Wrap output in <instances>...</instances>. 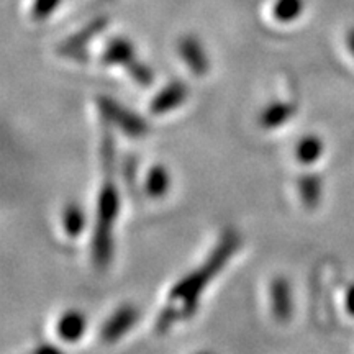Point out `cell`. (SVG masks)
Returning a JSON list of instances; mask_svg holds the SVG:
<instances>
[{
  "label": "cell",
  "mask_w": 354,
  "mask_h": 354,
  "mask_svg": "<svg viewBox=\"0 0 354 354\" xmlns=\"http://www.w3.org/2000/svg\"><path fill=\"white\" fill-rule=\"evenodd\" d=\"M61 223H63L64 233L68 234L69 238L81 236L87 225L86 212H84L81 203H66L63 207V212H61Z\"/></svg>",
  "instance_id": "obj_15"
},
{
  "label": "cell",
  "mask_w": 354,
  "mask_h": 354,
  "mask_svg": "<svg viewBox=\"0 0 354 354\" xmlns=\"http://www.w3.org/2000/svg\"><path fill=\"white\" fill-rule=\"evenodd\" d=\"M63 0H33L32 19L37 21L48 20L57 10Z\"/></svg>",
  "instance_id": "obj_18"
},
{
  "label": "cell",
  "mask_w": 354,
  "mask_h": 354,
  "mask_svg": "<svg viewBox=\"0 0 354 354\" xmlns=\"http://www.w3.org/2000/svg\"><path fill=\"white\" fill-rule=\"evenodd\" d=\"M171 189V174L165 165H154L149 167L145 179V192L149 198H162Z\"/></svg>",
  "instance_id": "obj_13"
},
{
  "label": "cell",
  "mask_w": 354,
  "mask_h": 354,
  "mask_svg": "<svg viewBox=\"0 0 354 354\" xmlns=\"http://www.w3.org/2000/svg\"><path fill=\"white\" fill-rule=\"evenodd\" d=\"M87 330V318L76 308L66 310L56 323L57 336L66 343H76Z\"/></svg>",
  "instance_id": "obj_11"
},
{
  "label": "cell",
  "mask_w": 354,
  "mask_h": 354,
  "mask_svg": "<svg viewBox=\"0 0 354 354\" xmlns=\"http://www.w3.org/2000/svg\"><path fill=\"white\" fill-rule=\"evenodd\" d=\"M325 153V143L318 135H305L295 145V159L304 166H312L320 161Z\"/></svg>",
  "instance_id": "obj_14"
},
{
  "label": "cell",
  "mask_w": 354,
  "mask_h": 354,
  "mask_svg": "<svg viewBox=\"0 0 354 354\" xmlns=\"http://www.w3.org/2000/svg\"><path fill=\"white\" fill-rule=\"evenodd\" d=\"M37 351H39V353H43V351H50V353H57L59 351V349L57 348H55V346H41V348H38Z\"/></svg>",
  "instance_id": "obj_21"
},
{
  "label": "cell",
  "mask_w": 354,
  "mask_h": 354,
  "mask_svg": "<svg viewBox=\"0 0 354 354\" xmlns=\"http://www.w3.org/2000/svg\"><path fill=\"white\" fill-rule=\"evenodd\" d=\"M346 44H348V50L351 53V56L354 57V28H351L346 35Z\"/></svg>",
  "instance_id": "obj_20"
},
{
  "label": "cell",
  "mask_w": 354,
  "mask_h": 354,
  "mask_svg": "<svg viewBox=\"0 0 354 354\" xmlns=\"http://www.w3.org/2000/svg\"><path fill=\"white\" fill-rule=\"evenodd\" d=\"M189 99V86L179 79L167 82L165 87L159 88V92L149 102V112L153 115H165L174 112L184 105Z\"/></svg>",
  "instance_id": "obj_7"
},
{
  "label": "cell",
  "mask_w": 354,
  "mask_h": 354,
  "mask_svg": "<svg viewBox=\"0 0 354 354\" xmlns=\"http://www.w3.org/2000/svg\"><path fill=\"white\" fill-rule=\"evenodd\" d=\"M344 308L349 313V317L354 318V282L346 289L344 294Z\"/></svg>",
  "instance_id": "obj_19"
},
{
  "label": "cell",
  "mask_w": 354,
  "mask_h": 354,
  "mask_svg": "<svg viewBox=\"0 0 354 354\" xmlns=\"http://www.w3.org/2000/svg\"><path fill=\"white\" fill-rule=\"evenodd\" d=\"M269 304H271L272 317L279 323L290 322L295 312L294 290L289 279L277 276L269 284Z\"/></svg>",
  "instance_id": "obj_6"
},
{
  "label": "cell",
  "mask_w": 354,
  "mask_h": 354,
  "mask_svg": "<svg viewBox=\"0 0 354 354\" xmlns=\"http://www.w3.org/2000/svg\"><path fill=\"white\" fill-rule=\"evenodd\" d=\"M297 190L300 202L307 210H315L323 197V179L317 172H307L297 179Z\"/></svg>",
  "instance_id": "obj_12"
},
{
  "label": "cell",
  "mask_w": 354,
  "mask_h": 354,
  "mask_svg": "<svg viewBox=\"0 0 354 354\" xmlns=\"http://www.w3.org/2000/svg\"><path fill=\"white\" fill-rule=\"evenodd\" d=\"M140 318V310L131 304H123L104 322L100 328V339L104 343H115L122 339Z\"/></svg>",
  "instance_id": "obj_5"
},
{
  "label": "cell",
  "mask_w": 354,
  "mask_h": 354,
  "mask_svg": "<svg viewBox=\"0 0 354 354\" xmlns=\"http://www.w3.org/2000/svg\"><path fill=\"white\" fill-rule=\"evenodd\" d=\"M238 248H240V236H238V233L228 230L216 243L212 254L203 261V264L185 274L172 286L169 300L156 318L158 333H166L176 322L187 320L197 312L198 300H201L205 287L227 266L232 256L238 251Z\"/></svg>",
  "instance_id": "obj_1"
},
{
  "label": "cell",
  "mask_w": 354,
  "mask_h": 354,
  "mask_svg": "<svg viewBox=\"0 0 354 354\" xmlns=\"http://www.w3.org/2000/svg\"><path fill=\"white\" fill-rule=\"evenodd\" d=\"M102 141L100 158L104 166L99 197H97V214L94 238H92V259L97 268L105 269L113 256V225L120 214V192L113 180L115 171V141L112 125L102 118Z\"/></svg>",
  "instance_id": "obj_2"
},
{
  "label": "cell",
  "mask_w": 354,
  "mask_h": 354,
  "mask_svg": "<svg viewBox=\"0 0 354 354\" xmlns=\"http://www.w3.org/2000/svg\"><path fill=\"white\" fill-rule=\"evenodd\" d=\"M138 59L136 57V48L131 39L127 37H113L104 48L100 61L105 66H122L128 68L133 61Z\"/></svg>",
  "instance_id": "obj_10"
},
{
  "label": "cell",
  "mask_w": 354,
  "mask_h": 354,
  "mask_svg": "<svg viewBox=\"0 0 354 354\" xmlns=\"http://www.w3.org/2000/svg\"><path fill=\"white\" fill-rule=\"evenodd\" d=\"M304 0H276L272 6V17L279 24H292L304 13Z\"/></svg>",
  "instance_id": "obj_16"
},
{
  "label": "cell",
  "mask_w": 354,
  "mask_h": 354,
  "mask_svg": "<svg viewBox=\"0 0 354 354\" xmlns=\"http://www.w3.org/2000/svg\"><path fill=\"white\" fill-rule=\"evenodd\" d=\"M177 53L189 71L196 76H205L210 69V59L201 39L194 35H184L177 43Z\"/></svg>",
  "instance_id": "obj_8"
},
{
  "label": "cell",
  "mask_w": 354,
  "mask_h": 354,
  "mask_svg": "<svg viewBox=\"0 0 354 354\" xmlns=\"http://www.w3.org/2000/svg\"><path fill=\"white\" fill-rule=\"evenodd\" d=\"M97 109L105 122L112 127H117L128 138H143L148 135V122L141 115L127 109L118 100L107 95L97 97Z\"/></svg>",
  "instance_id": "obj_3"
},
{
  "label": "cell",
  "mask_w": 354,
  "mask_h": 354,
  "mask_svg": "<svg viewBox=\"0 0 354 354\" xmlns=\"http://www.w3.org/2000/svg\"><path fill=\"white\" fill-rule=\"evenodd\" d=\"M109 21L110 19L107 15L94 17V19L88 20L81 30H77V32H74L71 37L66 38L64 41L57 46V53H59L61 56H66L74 61H87L88 43H91L97 35H100L105 28H107Z\"/></svg>",
  "instance_id": "obj_4"
},
{
  "label": "cell",
  "mask_w": 354,
  "mask_h": 354,
  "mask_svg": "<svg viewBox=\"0 0 354 354\" xmlns=\"http://www.w3.org/2000/svg\"><path fill=\"white\" fill-rule=\"evenodd\" d=\"M295 112H297V105L294 102L272 100L259 112L258 123L264 130H276L289 123Z\"/></svg>",
  "instance_id": "obj_9"
},
{
  "label": "cell",
  "mask_w": 354,
  "mask_h": 354,
  "mask_svg": "<svg viewBox=\"0 0 354 354\" xmlns=\"http://www.w3.org/2000/svg\"><path fill=\"white\" fill-rule=\"evenodd\" d=\"M127 71H128V74L131 76L133 81L138 84V86L148 87V86H151L153 81H154L153 69L140 59L133 61V63L127 68Z\"/></svg>",
  "instance_id": "obj_17"
}]
</instances>
